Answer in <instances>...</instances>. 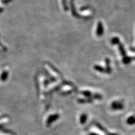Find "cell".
I'll use <instances>...</instances> for the list:
<instances>
[{
  "label": "cell",
  "instance_id": "6da1fadb",
  "mask_svg": "<svg viewBox=\"0 0 135 135\" xmlns=\"http://www.w3.org/2000/svg\"><path fill=\"white\" fill-rule=\"evenodd\" d=\"M111 108L114 110H120L124 109V105L122 103L119 101H114L111 104Z\"/></svg>",
  "mask_w": 135,
  "mask_h": 135
},
{
  "label": "cell",
  "instance_id": "7a4b0ae2",
  "mask_svg": "<svg viewBox=\"0 0 135 135\" xmlns=\"http://www.w3.org/2000/svg\"><path fill=\"white\" fill-rule=\"evenodd\" d=\"M59 116H60L58 114H52V115H51L50 116H49L48 119H47V122H46L47 126H48V127H49V126H50L53 122H54L56 121V120H58V119L59 118Z\"/></svg>",
  "mask_w": 135,
  "mask_h": 135
},
{
  "label": "cell",
  "instance_id": "3957f363",
  "mask_svg": "<svg viewBox=\"0 0 135 135\" xmlns=\"http://www.w3.org/2000/svg\"><path fill=\"white\" fill-rule=\"evenodd\" d=\"M87 119V115L86 114H82L80 115V122L82 124H84L86 123Z\"/></svg>",
  "mask_w": 135,
  "mask_h": 135
},
{
  "label": "cell",
  "instance_id": "277c9868",
  "mask_svg": "<svg viewBox=\"0 0 135 135\" xmlns=\"http://www.w3.org/2000/svg\"><path fill=\"white\" fill-rule=\"evenodd\" d=\"M127 123L129 125H134L135 124V117L130 116L127 119Z\"/></svg>",
  "mask_w": 135,
  "mask_h": 135
},
{
  "label": "cell",
  "instance_id": "5b68a950",
  "mask_svg": "<svg viewBox=\"0 0 135 135\" xmlns=\"http://www.w3.org/2000/svg\"><path fill=\"white\" fill-rule=\"evenodd\" d=\"M95 125H96V127L98 128L99 130H101V131L105 133V134H108V130H106V128L104 127V126H102V125H101L100 123L96 122V123H95Z\"/></svg>",
  "mask_w": 135,
  "mask_h": 135
},
{
  "label": "cell",
  "instance_id": "8992f818",
  "mask_svg": "<svg viewBox=\"0 0 135 135\" xmlns=\"http://www.w3.org/2000/svg\"><path fill=\"white\" fill-rule=\"evenodd\" d=\"M80 93L82 94L83 96L86 97V98H90V97H91L92 96L91 92L88 91H83L81 92Z\"/></svg>",
  "mask_w": 135,
  "mask_h": 135
},
{
  "label": "cell",
  "instance_id": "52a82bcc",
  "mask_svg": "<svg viewBox=\"0 0 135 135\" xmlns=\"http://www.w3.org/2000/svg\"><path fill=\"white\" fill-rule=\"evenodd\" d=\"M78 102L80 103H84L87 102H92V100L91 99H80V98L78 100Z\"/></svg>",
  "mask_w": 135,
  "mask_h": 135
},
{
  "label": "cell",
  "instance_id": "ba28073f",
  "mask_svg": "<svg viewBox=\"0 0 135 135\" xmlns=\"http://www.w3.org/2000/svg\"><path fill=\"white\" fill-rule=\"evenodd\" d=\"M94 98L95 99H98V100H100V99L102 98V96H101L100 94H96L94 95Z\"/></svg>",
  "mask_w": 135,
  "mask_h": 135
},
{
  "label": "cell",
  "instance_id": "9c48e42d",
  "mask_svg": "<svg viewBox=\"0 0 135 135\" xmlns=\"http://www.w3.org/2000/svg\"><path fill=\"white\" fill-rule=\"evenodd\" d=\"M0 135H12V134H10V133L1 131V130H0Z\"/></svg>",
  "mask_w": 135,
  "mask_h": 135
},
{
  "label": "cell",
  "instance_id": "30bf717a",
  "mask_svg": "<svg viewBox=\"0 0 135 135\" xmlns=\"http://www.w3.org/2000/svg\"><path fill=\"white\" fill-rule=\"evenodd\" d=\"M89 135H99V134H95V133H91V134H90Z\"/></svg>",
  "mask_w": 135,
  "mask_h": 135
},
{
  "label": "cell",
  "instance_id": "8fae6325",
  "mask_svg": "<svg viewBox=\"0 0 135 135\" xmlns=\"http://www.w3.org/2000/svg\"><path fill=\"white\" fill-rule=\"evenodd\" d=\"M108 135H118V134H109Z\"/></svg>",
  "mask_w": 135,
  "mask_h": 135
}]
</instances>
